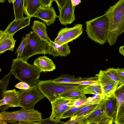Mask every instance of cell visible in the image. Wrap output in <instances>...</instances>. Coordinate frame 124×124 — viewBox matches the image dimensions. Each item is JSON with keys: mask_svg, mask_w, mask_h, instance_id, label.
Instances as JSON below:
<instances>
[{"mask_svg": "<svg viewBox=\"0 0 124 124\" xmlns=\"http://www.w3.org/2000/svg\"><path fill=\"white\" fill-rule=\"evenodd\" d=\"M42 7L50 8L53 0H40Z\"/></svg>", "mask_w": 124, "mask_h": 124, "instance_id": "37", "label": "cell"}, {"mask_svg": "<svg viewBox=\"0 0 124 124\" xmlns=\"http://www.w3.org/2000/svg\"><path fill=\"white\" fill-rule=\"evenodd\" d=\"M82 91L85 94H91L103 96L102 87L98 82L96 84L85 85Z\"/></svg>", "mask_w": 124, "mask_h": 124, "instance_id": "25", "label": "cell"}, {"mask_svg": "<svg viewBox=\"0 0 124 124\" xmlns=\"http://www.w3.org/2000/svg\"><path fill=\"white\" fill-rule=\"evenodd\" d=\"M54 42L62 45L68 44L64 36L62 34L58 32L57 36L55 39Z\"/></svg>", "mask_w": 124, "mask_h": 124, "instance_id": "32", "label": "cell"}, {"mask_svg": "<svg viewBox=\"0 0 124 124\" xmlns=\"http://www.w3.org/2000/svg\"><path fill=\"white\" fill-rule=\"evenodd\" d=\"M20 107L26 109H33L35 104L46 97L37 85L27 90L20 89Z\"/></svg>", "mask_w": 124, "mask_h": 124, "instance_id": "7", "label": "cell"}, {"mask_svg": "<svg viewBox=\"0 0 124 124\" xmlns=\"http://www.w3.org/2000/svg\"><path fill=\"white\" fill-rule=\"evenodd\" d=\"M88 104H84L79 107H73L65 111L62 116L61 119L65 118L72 116L83 107Z\"/></svg>", "mask_w": 124, "mask_h": 124, "instance_id": "30", "label": "cell"}, {"mask_svg": "<svg viewBox=\"0 0 124 124\" xmlns=\"http://www.w3.org/2000/svg\"><path fill=\"white\" fill-rule=\"evenodd\" d=\"M31 17L27 16L24 18L16 21L11 22L4 31L11 34L14 35L17 31L30 24Z\"/></svg>", "mask_w": 124, "mask_h": 124, "instance_id": "19", "label": "cell"}, {"mask_svg": "<svg viewBox=\"0 0 124 124\" xmlns=\"http://www.w3.org/2000/svg\"><path fill=\"white\" fill-rule=\"evenodd\" d=\"M27 40V35H26L25 38L23 36L21 42L17 48L15 53L17 54V58H21L23 50L24 48Z\"/></svg>", "mask_w": 124, "mask_h": 124, "instance_id": "31", "label": "cell"}, {"mask_svg": "<svg viewBox=\"0 0 124 124\" xmlns=\"http://www.w3.org/2000/svg\"><path fill=\"white\" fill-rule=\"evenodd\" d=\"M24 13L31 17L42 7L40 0H25Z\"/></svg>", "mask_w": 124, "mask_h": 124, "instance_id": "23", "label": "cell"}, {"mask_svg": "<svg viewBox=\"0 0 124 124\" xmlns=\"http://www.w3.org/2000/svg\"><path fill=\"white\" fill-rule=\"evenodd\" d=\"M77 100L60 97L51 102L52 112L49 117L50 119L58 124H64L63 122L60 121L62 116L65 111L73 107L74 102Z\"/></svg>", "mask_w": 124, "mask_h": 124, "instance_id": "8", "label": "cell"}, {"mask_svg": "<svg viewBox=\"0 0 124 124\" xmlns=\"http://www.w3.org/2000/svg\"><path fill=\"white\" fill-rule=\"evenodd\" d=\"M15 87L20 89L27 90L30 88L31 86L25 83L21 82L16 85Z\"/></svg>", "mask_w": 124, "mask_h": 124, "instance_id": "34", "label": "cell"}, {"mask_svg": "<svg viewBox=\"0 0 124 124\" xmlns=\"http://www.w3.org/2000/svg\"><path fill=\"white\" fill-rule=\"evenodd\" d=\"M5 0H0V2L3 3L5 2Z\"/></svg>", "mask_w": 124, "mask_h": 124, "instance_id": "43", "label": "cell"}, {"mask_svg": "<svg viewBox=\"0 0 124 124\" xmlns=\"http://www.w3.org/2000/svg\"><path fill=\"white\" fill-rule=\"evenodd\" d=\"M33 17H37L43 21L47 26H49L55 22L56 18L59 16L56 15L53 7H42L33 15Z\"/></svg>", "mask_w": 124, "mask_h": 124, "instance_id": "14", "label": "cell"}, {"mask_svg": "<svg viewBox=\"0 0 124 124\" xmlns=\"http://www.w3.org/2000/svg\"><path fill=\"white\" fill-rule=\"evenodd\" d=\"M76 6H73L72 0H66L62 7L59 9V20L62 25H66L72 23L75 20L74 10Z\"/></svg>", "mask_w": 124, "mask_h": 124, "instance_id": "13", "label": "cell"}, {"mask_svg": "<svg viewBox=\"0 0 124 124\" xmlns=\"http://www.w3.org/2000/svg\"><path fill=\"white\" fill-rule=\"evenodd\" d=\"M109 20L108 42L114 45L118 36L124 32V0H119L105 14Z\"/></svg>", "mask_w": 124, "mask_h": 124, "instance_id": "1", "label": "cell"}, {"mask_svg": "<svg viewBox=\"0 0 124 124\" xmlns=\"http://www.w3.org/2000/svg\"><path fill=\"white\" fill-rule=\"evenodd\" d=\"M25 0H16L13 3L15 20L16 21L24 18V13Z\"/></svg>", "mask_w": 124, "mask_h": 124, "instance_id": "24", "label": "cell"}, {"mask_svg": "<svg viewBox=\"0 0 124 124\" xmlns=\"http://www.w3.org/2000/svg\"><path fill=\"white\" fill-rule=\"evenodd\" d=\"M39 124H58L54 121L50 120L49 117L47 118L43 119L40 122H38Z\"/></svg>", "mask_w": 124, "mask_h": 124, "instance_id": "38", "label": "cell"}, {"mask_svg": "<svg viewBox=\"0 0 124 124\" xmlns=\"http://www.w3.org/2000/svg\"><path fill=\"white\" fill-rule=\"evenodd\" d=\"M12 75L11 71L7 75L3 77L0 80V88L1 93L3 98L4 97V94L6 91L10 79Z\"/></svg>", "mask_w": 124, "mask_h": 124, "instance_id": "28", "label": "cell"}, {"mask_svg": "<svg viewBox=\"0 0 124 124\" xmlns=\"http://www.w3.org/2000/svg\"><path fill=\"white\" fill-rule=\"evenodd\" d=\"M31 28L33 31L41 39L46 41L48 43L50 42L51 40L47 34L46 26L44 23L39 21L35 20Z\"/></svg>", "mask_w": 124, "mask_h": 124, "instance_id": "22", "label": "cell"}, {"mask_svg": "<svg viewBox=\"0 0 124 124\" xmlns=\"http://www.w3.org/2000/svg\"><path fill=\"white\" fill-rule=\"evenodd\" d=\"M82 91L72 90L62 94L59 98L62 97L72 100H78L87 98Z\"/></svg>", "mask_w": 124, "mask_h": 124, "instance_id": "26", "label": "cell"}, {"mask_svg": "<svg viewBox=\"0 0 124 124\" xmlns=\"http://www.w3.org/2000/svg\"><path fill=\"white\" fill-rule=\"evenodd\" d=\"M98 104L87 105L83 107L71 117H76L86 116L93 111Z\"/></svg>", "mask_w": 124, "mask_h": 124, "instance_id": "27", "label": "cell"}, {"mask_svg": "<svg viewBox=\"0 0 124 124\" xmlns=\"http://www.w3.org/2000/svg\"><path fill=\"white\" fill-rule=\"evenodd\" d=\"M10 71L16 79L31 87L37 85L40 76V72L33 65L21 58L13 60Z\"/></svg>", "mask_w": 124, "mask_h": 124, "instance_id": "2", "label": "cell"}, {"mask_svg": "<svg viewBox=\"0 0 124 124\" xmlns=\"http://www.w3.org/2000/svg\"><path fill=\"white\" fill-rule=\"evenodd\" d=\"M0 110L4 111L9 107H20V93L15 89L6 90L0 101Z\"/></svg>", "mask_w": 124, "mask_h": 124, "instance_id": "11", "label": "cell"}, {"mask_svg": "<svg viewBox=\"0 0 124 124\" xmlns=\"http://www.w3.org/2000/svg\"><path fill=\"white\" fill-rule=\"evenodd\" d=\"M105 71L112 80L118 83L119 85L121 84V79L116 69L109 68Z\"/></svg>", "mask_w": 124, "mask_h": 124, "instance_id": "29", "label": "cell"}, {"mask_svg": "<svg viewBox=\"0 0 124 124\" xmlns=\"http://www.w3.org/2000/svg\"><path fill=\"white\" fill-rule=\"evenodd\" d=\"M97 79V77L96 76L89 78L78 77L76 78L74 76H70L67 74H63L52 80L54 82L56 83L78 84V82L84 81Z\"/></svg>", "mask_w": 124, "mask_h": 124, "instance_id": "21", "label": "cell"}, {"mask_svg": "<svg viewBox=\"0 0 124 124\" xmlns=\"http://www.w3.org/2000/svg\"><path fill=\"white\" fill-rule=\"evenodd\" d=\"M106 97L98 104L95 109L84 118L83 124H111L114 121L106 113L104 104Z\"/></svg>", "mask_w": 124, "mask_h": 124, "instance_id": "9", "label": "cell"}, {"mask_svg": "<svg viewBox=\"0 0 124 124\" xmlns=\"http://www.w3.org/2000/svg\"><path fill=\"white\" fill-rule=\"evenodd\" d=\"M53 0L56 2L59 10L62 7L66 0Z\"/></svg>", "mask_w": 124, "mask_h": 124, "instance_id": "39", "label": "cell"}, {"mask_svg": "<svg viewBox=\"0 0 124 124\" xmlns=\"http://www.w3.org/2000/svg\"><path fill=\"white\" fill-rule=\"evenodd\" d=\"M86 104H89L87 98L77 100L73 103V107H79Z\"/></svg>", "mask_w": 124, "mask_h": 124, "instance_id": "33", "label": "cell"}, {"mask_svg": "<svg viewBox=\"0 0 124 124\" xmlns=\"http://www.w3.org/2000/svg\"><path fill=\"white\" fill-rule=\"evenodd\" d=\"M95 76L102 87L104 96L108 97L115 93L119 85L112 80L105 70H100Z\"/></svg>", "mask_w": 124, "mask_h": 124, "instance_id": "10", "label": "cell"}, {"mask_svg": "<svg viewBox=\"0 0 124 124\" xmlns=\"http://www.w3.org/2000/svg\"><path fill=\"white\" fill-rule=\"evenodd\" d=\"M0 119L3 120L28 122L29 124H39L42 120L41 113L33 109L23 107L13 112L3 111L0 113Z\"/></svg>", "mask_w": 124, "mask_h": 124, "instance_id": "5", "label": "cell"}, {"mask_svg": "<svg viewBox=\"0 0 124 124\" xmlns=\"http://www.w3.org/2000/svg\"><path fill=\"white\" fill-rule=\"evenodd\" d=\"M15 0H8V2L9 3H13Z\"/></svg>", "mask_w": 124, "mask_h": 124, "instance_id": "42", "label": "cell"}, {"mask_svg": "<svg viewBox=\"0 0 124 124\" xmlns=\"http://www.w3.org/2000/svg\"><path fill=\"white\" fill-rule=\"evenodd\" d=\"M88 38L95 42L103 45L108 42L109 20L105 14L85 22Z\"/></svg>", "mask_w": 124, "mask_h": 124, "instance_id": "4", "label": "cell"}, {"mask_svg": "<svg viewBox=\"0 0 124 124\" xmlns=\"http://www.w3.org/2000/svg\"><path fill=\"white\" fill-rule=\"evenodd\" d=\"M119 53L123 56H124V45L120 46L119 50Z\"/></svg>", "mask_w": 124, "mask_h": 124, "instance_id": "41", "label": "cell"}, {"mask_svg": "<svg viewBox=\"0 0 124 124\" xmlns=\"http://www.w3.org/2000/svg\"><path fill=\"white\" fill-rule=\"evenodd\" d=\"M83 31V25L77 24L72 27L62 28L58 33L64 36L68 43L78 38L82 34Z\"/></svg>", "mask_w": 124, "mask_h": 124, "instance_id": "17", "label": "cell"}, {"mask_svg": "<svg viewBox=\"0 0 124 124\" xmlns=\"http://www.w3.org/2000/svg\"><path fill=\"white\" fill-rule=\"evenodd\" d=\"M46 52L54 57L65 56L70 53V50L68 44L62 45L51 40L47 45Z\"/></svg>", "mask_w": 124, "mask_h": 124, "instance_id": "15", "label": "cell"}, {"mask_svg": "<svg viewBox=\"0 0 124 124\" xmlns=\"http://www.w3.org/2000/svg\"><path fill=\"white\" fill-rule=\"evenodd\" d=\"M14 35L0 31V53H3L8 50L13 51L15 47L16 40L13 38Z\"/></svg>", "mask_w": 124, "mask_h": 124, "instance_id": "16", "label": "cell"}, {"mask_svg": "<svg viewBox=\"0 0 124 124\" xmlns=\"http://www.w3.org/2000/svg\"><path fill=\"white\" fill-rule=\"evenodd\" d=\"M81 2V0H72V3L73 6H76Z\"/></svg>", "mask_w": 124, "mask_h": 124, "instance_id": "40", "label": "cell"}, {"mask_svg": "<svg viewBox=\"0 0 124 124\" xmlns=\"http://www.w3.org/2000/svg\"><path fill=\"white\" fill-rule=\"evenodd\" d=\"M116 69L120 78L121 84L124 83V68H118Z\"/></svg>", "mask_w": 124, "mask_h": 124, "instance_id": "35", "label": "cell"}, {"mask_svg": "<svg viewBox=\"0 0 124 124\" xmlns=\"http://www.w3.org/2000/svg\"><path fill=\"white\" fill-rule=\"evenodd\" d=\"M37 85L50 102L59 98L62 94L72 90L82 91L85 85L76 83H56L50 79L39 80Z\"/></svg>", "mask_w": 124, "mask_h": 124, "instance_id": "3", "label": "cell"}, {"mask_svg": "<svg viewBox=\"0 0 124 124\" xmlns=\"http://www.w3.org/2000/svg\"><path fill=\"white\" fill-rule=\"evenodd\" d=\"M98 83L97 79L94 80L84 81L78 82V84L81 85H87L96 84Z\"/></svg>", "mask_w": 124, "mask_h": 124, "instance_id": "36", "label": "cell"}, {"mask_svg": "<svg viewBox=\"0 0 124 124\" xmlns=\"http://www.w3.org/2000/svg\"><path fill=\"white\" fill-rule=\"evenodd\" d=\"M33 65L40 73L52 71L56 69V66L53 61L45 55L35 60Z\"/></svg>", "mask_w": 124, "mask_h": 124, "instance_id": "18", "label": "cell"}, {"mask_svg": "<svg viewBox=\"0 0 124 124\" xmlns=\"http://www.w3.org/2000/svg\"><path fill=\"white\" fill-rule=\"evenodd\" d=\"M104 107L107 116L114 121L116 115L117 109L116 100L115 93L106 97Z\"/></svg>", "mask_w": 124, "mask_h": 124, "instance_id": "20", "label": "cell"}, {"mask_svg": "<svg viewBox=\"0 0 124 124\" xmlns=\"http://www.w3.org/2000/svg\"><path fill=\"white\" fill-rule=\"evenodd\" d=\"M117 102V112L114 122L124 124V83L119 85L115 92Z\"/></svg>", "mask_w": 124, "mask_h": 124, "instance_id": "12", "label": "cell"}, {"mask_svg": "<svg viewBox=\"0 0 124 124\" xmlns=\"http://www.w3.org/2000/svg\"><path fill=\"white\" fill-rule=\"evenodd\" d=\"M27 40L21 58L27 61L31 57L37 54H47L46 49L48 43L41 39L33 31L27 34Z\"/></svg>", "mask_w": 124, "mask_h": 124, "instance_id": "6", "label": "cell"}]
</instances>
